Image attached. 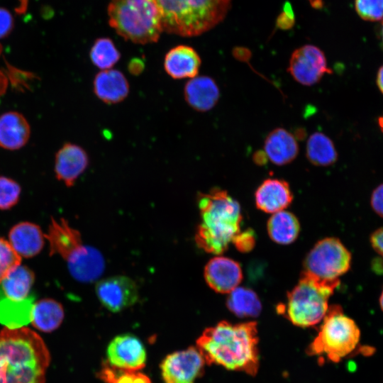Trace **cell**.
Listing matches in <instances>:
<instances>
[{
	"mask_svg": "<svg viewBox=\"0 0 383 383\" xmlns=\"http://www.w3.org/2000/svg\"><path fill=\"white\" fill-rule=\"evenodd\" d=\"M257 323L223 321L206 328L196 340L205 363L255 376L259 368Z\"/></svg>",
	"mask_w": 383,
	"mask_h": 383,
	"instance_id": "cell-1",
	"label": "cell"
},
{
	"mask_svg": "<svg viewBox=\"0 0 383 383\" xmlns=\"http://www.w3.org/2000/svg\"><path fill=\"white\" fill-rule=\"evenodd\" d=\"M50 362L45 342L30 328L0 331V383H45Z\"/></svg>",
	"mask_w": 383,
	"mask_h": 383,
	"instance_id": "cell-2",
	"label": "cell"
},
{
	"mask_svg": "<svg viewBox=\"0 0 383 383\" xmlns=\"http://www.w3.org/2000/svg\"><path fill=\"white\" fill-rule=\"evenodd\" d=\"M197 201L201 222L196 243L205 252L219 255L240 233V206L226 191L218 188L200 193Z\"/></svg>",
	"mask_w": 383,
	"mask_h": 383,
	"instance_id": "cell-3",
	"label": "cell"
},
{
	"mask_svg": "<svg viewBox=\"0 0 383 383\" xmlns=\"http://www.w3.org/2000/svg\"><path fill=\"white\" fill-rule=\"evenodd\" d=\"M163 31L194 37L212 29L228 13L232 0H155Z\"/></svg>",
	"mask_w": 383,
	"mask_h": 383,
	"instance_id": "cell-4",
	"label": "cell"
},
{
	"mask_svg": "<svg viewBox=\"0 0 383 383\" xmlns=\"http://www.w3.org/2000/svg\"><path fill=\"white\" fill-rule=\"evenodd\" d=\"M50 245V255H60L67 263L70 274L77 281L91 282L97 279L105 267L101 253L83 243L80 233L64 218H52L45 235Z\"/></svg>",
	"mask_w": 383,
	"mask_h": 383,
	"instance_id": "cell-5",
	"label": "cell"
},
{
	"mask_svg": "<svg viewBox=\"0 0 383 383\" xmlns=\"http://www.w3.org/2000/svg\"><path fill=\"white\" fill-rule=\"evenodd\" d=\"M109 23L124 40L136 44L156 43L163 32L155 0H111Z\"/></svg>",
	"mask_w": 383,
	"mask_h": 383,
	"instance_id": "cell-6",
	"label": "cell"
},
{
	"mask_svg": "<svg viewBox=\"0 0 383 383\" xmlns=\"http://www.w3.org/2000/svg\"><path fill=\"white\" fill-rule=\"evenodd\" d=\"M340 284V280H323L302 272L296 285L287 294V302L279 306L294 325L310 327L321 322L326 316L329 297Z\"/></svg>",
	"mask_w": 383,
	"mask_h": 383,
	"instance_id": "cell-7",
	"label": "cell"
},
{
	"mask_svg": "<svg viewBox=\"0 0 383 383\" xmlns=\"http://www.w3.org/2000/svg\"><path fill=\"white\" fill-rule=\"evenodd\" d=\"M360 339V330L355 321L345 315L339 305H331L306 353L338 362L357 348Z\"/></svg>",
	"mask_w": 383,
	"mask_h": 383,
	"instance_id": "cell-8",
	"label": "cell"
},
{
	"mask_svg": "<svg viewBox=\"0 0 383 383\" xmlns=\"http://www.w3.org/2000/svg\"><path fill=\"white\" fill-rule=\"evenodd\" d=\"M350 252L336 238L318 241L307 254L304 271L323 280H337L350 268Z\"/></svg>",
	"mask_w": 383,
	"mask_h": 383,
	"instance_id": "cell-9",
	"label": "cell"
},
{
	"mask_svg": "<svg viewBox=\"0 0 383 383\" xmlns=\"http://www.w3.org/2000/svg\"><path fill=\"white\" fill-rule=\"evenodd\" d=\"M288 72L298 83L312 86L326 74L332 73L323 52L313 45H304L292 54Z\"/></svg>",
	"mask_w": 383,
	"mask_h": 383,
	"instance_id": "cell-10",
	"label": "cell"
},
{
	"mask_svg": "<svg viewBox=\"0 0 383 383\" xmlns=\"http://www.w3.org/2000/svg\"><path fill=\"white\" fill-rule=\"evenodd\" d=\"M205 361L199 350L189 347L168 355L160 369L165 383H194L204 370Z\"/></svg>",
	"mask_w": 383,
	"mask_h": 383,
	"instance_id": "cell-11",
	"label": "cell"
},
{
	"mask_svg": "<svg viewBox=\"0 0 383 383\" xmlns=\"http://www.w3.org/2000/svg\"><path fill=\"white\" fill-rule=\"evenodd\" d=\"M96 294L101 304L114 313L133 306L138 299V289L135 282L122 275L99 282L96 286Z\"/></svg>",
	"mask_w": 383,
	"mask_h": 383,
	"instance_id": "cell-12",
	"label": "cell"
},
{
	"mask_svg": "<svg viewBox=\"0 0 383 383\" xmlns=\"http://www.w3.org/2000/svg\"><path fill=\"white\" fill-rule=\"evenodd\" d=\"M106 355L109 365L126 370L139 371L146 362L143 344L131 334L115 337L108 345Z\"/></svg>",
	"mask_w": 383,
	"mask_h": 383,
	"instance_id": "cell-13",
	"label": "cell"
},
{
	"mask_svg": "<svg viewBox=\"0 0 383 383\" xmlns=\"http://www.w3.org/2000/svg\"><path fill=\"white\" fill-rule=\"evenodd\" d=\"M204 278L207 284L215 292L229 294L240 283L243 273L238 262L229 257L218 255L206 265Z\"/></svg>",
	"mask_w": 383,
	"mask_h": 383,
	"instance_id": "cell-14",
	"label": "cell"
},
{
	"mask_svg": "<svg viewBox=\"0 0 383 383\" xmlns=\"http://www.w3.org/2000/svg\"><path fill=\"white\" fill-rule=\"evenodd\" d=\"M89 162V155L82 147L66 143L55 155L54 170L56 177L70 187L86 170Z\"/></svg>",
	"mask_w": 383,
	"mask_h": 383,
	"instance_id": "cell-15",
	"label": "cell"
},
{
	"mask_svg": "<svg viewBox=\"0 0 383 383\" xmlns=\"http://www.w3.org/2000/svg\"><path fill=\"white\" fill-rule=\"evenodd\" d=\"M255 197L259 209L274 213L284 210L292 203L293 194L285 180L268 178L258 187Z\"/></svg>",
	"mask_w": 383,
	"mask_h": 383,
	"instance_id": "cell-16",
	"label": "cell"
},
{
	"mask_svg": "<svg viewBox=\"0 0 383 383\" xmlns=\"http://www.w3.org/2000/svg\"><path fill=\"white\" fill-rule=\"evenodd\" d=\"M184 96L187 104L199 112L212 109L220 98V90L215 80L209 76H196L184 87Z\"/></svg>",
	"mask_w": 383,
	"mask_h": 383,
	"instance_id": "cell-17",
	"label": "cell"
},
{
	"mask_svg": "<svg viewBox=\"0 0 383 383\" xmlns=\"http://www.w3.org/2000/svg\"><path fill=\"white\" fill-rule=\"evenodd\" d=\"M201 60L198 52L189 45L170 49L164 59V70L172 79H192L198 75Z\"/></svg>",
	"mask_w": 383,
	"mask_h": 383,
	"instance_id": "cell-18",
	"label": "cell"
},
{
	"mask_svg": "<svg viewBox=\"0 0 383 383\" xmlns=\"http://www.w3.org/2000/svg\"><path fill=\"white\" fill-rule=\"evenodd\" d=\"M130 86L122 72L116 69L101 70L93 80L96 96L107 104L123 101L128 95Z\"/></svg>",
	"mask_w": 383,
	"mask_h": 383,
	"instance_id": "cell-19",
	"label": "cell"
},
{
	"mask_svg": "<svg viewBox=\"0 0 383 383\" xmlns=\"http://www.w3.org/2000/svg\"><path fill=\"white\" fill-rule=\"evenodd\" d=\"M264 152L271 162L282 166L295 160L299 153V145L293 134L284 128H276L267 135Z\"/></svg>",
	"mask_w": 383,
	"mask_h": 383,
	"instance_id": "cell-20",
	"label": "cell"
},
{
	"mask_svg": "<svg viewBox=\"0 0 383 383\" xmlns=\"http://www.w3.org/2000/svg\"><path fill=\"white\" fill-rule=\"evenodd\" d=\"M30 135V125L23 114L8 111L0 116V147L16 150L23 147Z\"/></svg>",
	"mask_w": 383,
	"mask_h": 383,
	"instance_id": "cell-21",
	"label": "cell"
},
{
	"mask_svg": "<svg viewBox=\"0 0 383 383\" xmlns=\"http://www.w3.org/2000/svg\"><path fill=\"white\" fill-rule=\"evenodd\" d=\"M9 243L20 257H32L38 254L44 245L40 228L30 222L14 226L9 234Z\"/></svg>",
	"mask_w": 383,
	"mask_h": 383,
	"instance_id": "cell-22",
	"label": "cell"
},
{
	"mask_svg": "<svg viewBox=\"0 0 383 383\" xmlns=\"http://www.w3.org/2000/svg\"><path fill=\"white\" fill-rule=\"evenodd\" d=\"M64 316L60 303L52 299H43L33 304L30 322L37 330L50 333L61 325Z\"/></svg>",
	"mask_w": 383,
	"mask_h": 383,
	"instance_id": "cell-23",
	"label": "cell"
},
{
	"mask_svg": "<svg viewBox=\"0 0 383 383\" xmlns=\"http://www.w3.org/2000/svg\"><path fill=\"white\" fill-rule=\"evenodd\" d=\"M267 233L277 243L287 245L294 242L299 235L300 224L291 212L283 210L272 213L267 221Z\"/></svg>",
	"mask_w": 383,
	"mask_h": 383,
	"instance_id": "cell-24",
	"label": "cell"
},
{
	"mask_svg": "<svg viewBox=\"0 0 383 383\" xmlns=\"http://www.w3.org/2000/svg\"><path fill=\"white\" fill-rule=\"evenodd\" d=\"M306 156L312 165L326 167L336 162L338 153L329 137L323 133L315 132L307 140Z\"/></svg>",
	"mask_w": 383,
	"mask_h": 383,
	"instance_id": "cell-25",
	"label": "cell"
},
{
	"mask_svg": "<svg viewBox=\"0 0 383 383\" xmlns=\"http://www.w3.org/2000/svg\"><path fill=\"white\" fill-rule=\"evenodd\" d=\"M34 279V274L29 268L17 266L1 282L6 298L17 301L27 299Z\"/></svg>",
	"mask_w": 383,
	"mask_h": 383,
	"instance_id": "cell-26",
	"label": "cell"
},
{
	"mask_svg": "<svg viewBox=\"0 0 383 383\" xmlns=\"http://www.w3.org/2000/svg\"><path fill=\"white\" fill-rule=\"evenodd\" d=\"M226 304L232 313L241 318L257 316L262 309L257 294L252 289L240 287L228 294Z\"/></svg>",
	"mask_w": 383,
	"mask_h": 383,
	"instance_id": "cell-27",
	"label": "cell"
},
{
	"mask_svg": "<svg viewBox=\"0 0 383 383\" xmlns=\"http://www.w3.org/2000/svg\"><path fill=\"white\" fill-rule=\"evenodd\" d=\"M33 296L23 301H13L7 298L0 300V321L9 328L21 327L30 322Z\"/></svg>",
	"mask_w": 383,
	"mask_h": 383,
	"instance_id": "cell-28",
	"label": "cell"
},
{
	"mask_svg": "<svg viewBox=\"0 0 383 383\" xmlns=\"http://www.w3.org/2000/svg\"><path fill=\"white\" fill-rule=\"evenodd\" d=\"M89 57L95 67L104 70L113 68L120 60L121 53L110 38H99L91 47Z\"/></svg>",
	"mask_w": 383,
	"mask_h": 383,
	"instance_id": "cell-29",
	"label": "cell"
},
{
	"mask_svg": "<svg viewBox=\"0 0 383 383\" xmlns=\"http://www.w3.org/2000/svg\"><path fill=\"white\" fill-rule=\"evenodd\" d=\"M104 383H151L149 377L139 371L116 368L104 364L98 374Z\"/></svg>",
	"mask_w": 383,
	"mask_h": 383,
	"instance_id": "cell-30",
	"label": "cell"
},
{
	"mask_svg": "<svg viewBox=\"0 0 383 383\" xmlns=\"http://www.w3.org/2000/svg\"><path fill=\"white\" fill-rule=\"evenodd\" d=\"M21 263V257L10 243L0 238V283Z\"/></svg>",
	"mask_w": 383,
	"mask_h": 383,
	"instance_id": "cell-31",
	"label": "cell"
},
{
	"mask_svg": "<svg viewBox=\"0 0 383 383\" xmlns=\"http://www.w3.org/2000/svg\"><path fill=\"white\" fill-rule=\"evenodd\" d=\"M21 187L12 179L0 177V209L11 208L18 201Z\"/></svg>",
	"mask_w": 383,
	"mask_h": 383,
	"instance_id": "cell-32",
	"label": "cell"
},
{
	"mask_svg": "<svg viewBox=\"0 0 383 383\" xmlns=\"http://www.w3.org/2000/svg\"><path fill=\"white\" fill-rule=\"evenodd\" d=\"M355 6L357 14L364 20H383V0H355Z\"/></svg>",
	"mask_w": 383,
	"mask_h": 383,
	"instance_id": "cell-33",
	"label": "cell"
},
{
	"mask_svg": "<svg viewBox=\"0 0 383 383\" xmlns=\"http://www.w3.org/2000/svg\"><path fill=\"white\" fill-rule=\"evenodd\" d=\"M6 76L12 87L18 91H23L30 89L33 80L38 79L34 73L19 70L6 62Z\"/></svg>",
	"mask_w": 383,
	"mask_h": 383,
	"instance_id": "cell-34",
	"label": "cell"
},
{
	"mask_svg": "<svg viewBox=\"0 0 383 383\" xmlns=\"http://www.w3.org/2000/svg\"><path fill=\"white\" fill-rule=\"evenodd\" d=\"M13 27L11 13L6 9L0 7V39L8 36Z\"/></svg>",
	"mask_w": 383,
	"mask_h": 383,
	"instance_id": "cell-35",
	"label": "cell"
},
{
	"mask_svg": "<svg viewBox=\"0 0 383 383\" xmlns=\"http://www.w3.org/2000/svg\"><path fill=\"white\" fill-rule=\"evenodd\" d=\"M370 205L373 211L383 218V184L373 190L370 197Z\"/></svg>",
	"mask_w": 383,
	"mask_h": 383,
	"instance_id": "cell-36",
	"label": "cell"
},
{
	"mask_svg": "<svg viewBox=\"0 0 383 383\" xmlns=\"http://www.w3.org/2000/svg\"><path fill=\"white\" fill-rule=\"evenodd\" d=\"M233 243L242 251H248L255 244L254 236L248 231L241 233L237 236Z\"/></svg>",
	"mask_w": 383,
	"mask_h": 383,
	"instance_id": "cell-37",
	"label": "cell"
},
{
	"mask_svg": "<svg viewBox=\"0 0 383 383\" xmlns=\"http://www.w3.org/2000/svg\"><path fill=\"white\" fill-rule=\"evenodd\" d=\"M294 15L289 4H286L282 13L279 16L277 25L282 29L290 28L294 24Z\"/></svg>",
	"mask_w": 383,
	"mask_h": 383,
	"instance_id": "cell-38",
	"label": "cell"
},
{
	"mask_svg": "<svg viewBox=\"0 0 383 383\" xmlns=\"http://www.w3.org/2000/svg\"><path fill=\"white\" fill-rule=\"evenodd\" d=\"M370 242L372 248L383 257V227L375 230L370 235Z\"/></svg>",
	"mask_w": 383,
	"mask_h": 383,
	"instance_id": "cell-39",
	"label": "cell"
},
{
	"mask_svg": "<svg viewBox=\"0 0 383 383\" xmlns=\"http://www.w3.org/2000/svg\"><path fill=\"white\" fill-rule=\"evenodd\" d=\"M144 63L142 60L139 58L132 59L128 65V71L133 74H138L143 72L144 68Z\"/></svg>",
	"mask_w": 383,
	"mask_h": 383,
	"instance_id": "cell-40",
	"label": "cell"
},
{
	"mask_svg": "<svg viewBox=\"0 0 383 383\" xmlns=\"http://www.w3.org/2000/svg\"><path fill=\"white\" fill-rule=\"evenodd\" d=\"M2 52V46L0 44V55ZM8 79L6 74L0 70V96L5 94L8 87Z\"/></svg>",
	"mask_w": 383,
	"mask_h": 383,
	"instance_id": "cell-41",
	"label": "cell"
},
{
	"mask_svg": "<svg viewBox=\"0 0 383 383\" xmlns=\"http://www.w3.org/2000/svg\"><path fill=\"white\" fill-rule=\"evenodd\" d=\"M253 160L256 164L260 165L265 164L267 160V157L264 150L255 152L253 155Z\"/></svg>",
	"mask_w": 383,
	"mask_h": 383,
	"instance_id": "cell-42",
	"label": "cell"
},
{
	"mask_svg": "<svg viewBox=\"0 0 383 383\" xmlns=\"http://www.w3.org/2000/svg\"><path fill=\"white\" fill-rule=\"evenodd\" d=\"M377 84L379 90L383 94V65L379 68L378 71Z\"/></svg>",
	"mask_w": 383,
	"mask_h": 383,
	"instance_id": "cell-43",
	"label": "cell"
},
{
	"mask_svg": "<svg viewBox=\"0 0 383 383\" xmlns=\"http://www.w3.org/2000/svg\"><path fill=\"white\" fill-rule=\"evenodd\" d=\"M27 2L28 0H21L19 6L16 8V12L21 13L25 12L27 9Z\"/></svg>",
	"mask_w": 383,
	"mask_h": 383,
	"instance_id": "cell-44",
	"label": "cell"
},
{
	"mask_svg": "<svg viewBox=\"0 0 383 383\" xmlns=\"http://www.w3.org/2000/svg\"><path fill=\"white\" fill-rule=\"evenodd\" d=\"M379 306H380L381 310L383 311V289H382L381 294L379 296Z\"/></svg>",
	"mask_w": 383,
	"mask_h": 383,
	"instance_id": "cell-45",
	"label": "cell"
},
{
	"mask_svg": "<svg viewBox=\"0 0 383 383\" xmlns=\"http://www.w3.org/2000/svg\"><path fill=\"white\" fill-rule=\"evenodd\" d=\"M378 124L381 131L383 132V116L378 118Z\"/></svg>",
	"mask_w": 383,
	"mask_h": 383,
	"instance_id": "cell-46",
	"label": "cell"
},
{
	"mask_svg": "<svg viewBox=\"0 0 383 383\" xmlns=\"http://www.w3.org/2000/svg\"><path fill=\"white\" fill-rule=\"evenodd\" d=\"M382 39H383V22H382Z\"/></svg>",
	"mask_w": 383,
	"mask_h": 383,
	"instance_id": "cell-47",
	"label": "cell"
}]
</instances>
